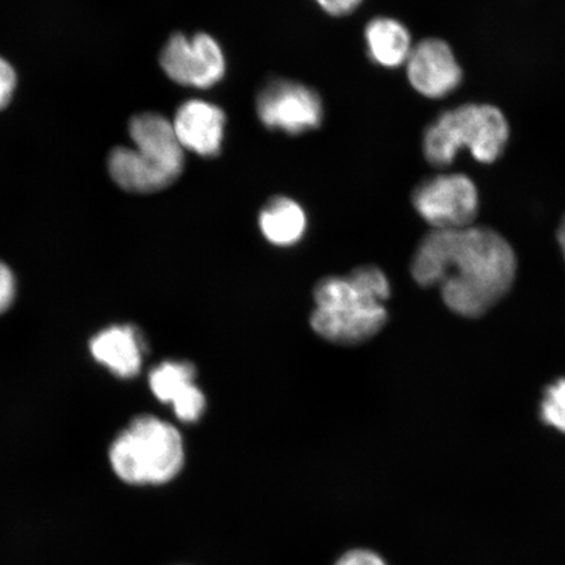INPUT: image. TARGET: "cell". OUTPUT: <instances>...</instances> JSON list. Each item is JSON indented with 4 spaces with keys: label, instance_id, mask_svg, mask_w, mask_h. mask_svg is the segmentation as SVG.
<instances>
[{
    "label": "cell",
    "instance_id": "obj_1",
    "mask_svg": "<svg viewBox=\"0 0 565 565\" xmlns=\"http://www.w3.org/2000/svg\"><path fill=\"white\" fill-rule=\"evenodd\" d=\"M518 259L510 243L484 227L433 230L416 249L412 274L422 287H439L451 312L484 316L511 291Z\"/></svg>",
    "mask_w": 565,
    "mask_h": 565
},
{
    "label": "cell",
    "instance_id": "obj_2",
    "mask_svg": "<svg viewBox=\"0 0 565 565\" xmlns=\"http://www.w3.org/2000/svg\"><path fill=\"white\" fill-rule=\"evenodd\" d=\"M388 296L391 282L376 266L358 267L348 277L323 278L315 287L310 327L330 343L363 344L385 328Z\"/></svg>",
    "mask_w": 565,
    "mask_h": 565
},
{
    "label": "cell",
    "instance_id": "obj_3",
    "mask_svg": "<svg viewBox=\"0 0 565 565\" xmlns=\"http://www.w3.org/2000/svg\"><path fill=\"white\" fill-rule=\"evenodd\" d=\"M137 148L117 147L108 167L111 179L127 192L150 194L171 186L185 168V150L173 125L157 113H143L129 125Z\"/></svg>",
    "mask_w": 565,
    "mask_h": 565
},
{
    "label": "cell",
    "instance_id": "obj_4",
    "mask_svg": "<svg viewBox=\"0 0 565 565\" xmlns=\"http://www.w3.org/2000/svg\"><path fill=\"white\" fill-rule=\"evenodd\" d=\"M510 122L498 106L463 104L441 113L423 136L424 158L437 168L454 164L459 151L468 150L483 164L503 157L510 143Z\"/></svg>",
    "mask_w": 565,
    "mask_h": 565
},
{
    "label": "cell",
    "instance_id": "obj_5",
    "mask_svg": "<svg viewBox=\"0 0 565 565\" xmlns=\"http://www.w3.org/2000/svg\"><path fill=\"white\" fill-rule=\"evenodd\" d=\"M109 462L127 484H166L179 477L185 465V445L173 424L139 415L113 440Z\"/></svg>",
    "mask_w": 565,
    "mask_h": 565
},
{
    "label": "cell",
    "instance_id": "obj_6",
    "mask_svg": "<svg viewBox=\"0 0 565 565\" xmlns=\"http://www.w3.org/2000/svg\"><path fill=\"white\" fill-rule=\"evenodd\" d=\"M413 204L434 230H462L475 225L479 212L476 182L463 173H444L415 188Z\"/></svg>",
    "mask_w": 565,
    "mask_h": 565
},
{
    "label": "cell",
    "instance_id": "obj_7",
    "mask_svg": "<svg viewBox=\"0 0 565 565\" xmlns=\"http://www.w3.org/2000/svg\"><path fill=\"white\" fill-rule=\"evenodd\" d=\"M160 65L174 83L196 89L216 86L227 70L222 46L207 33L173 34L162 47Z\"/></svg>",
    "mask_w": 565,
    "mask_h": 565
},
{
    "label": "cell",
    "instance_id": "obj_8",
    "mask_svg": "<svg viewBox=\"0 0 565 565\" xmlns=\"http://www.w3.org/2000/svg\"><path fill=\"white\" fill-rule=\"evenodd\" d=\"M257 115L267 129L301 136L321 126L323 105L317 92L306 84L277 79L259 92Z\"/></svg>",
    "mask_w": 565,
    "mask_h": 565
},
{
    "label": "cell",
    "instance_id": "obj_9",
    "mask_svg": "<svg viewBox=\"0 0 565 565\" xmlns=\"http://www.w3.org/2000/svg\"><path fill=\"white\" fill-rule=\"evenodd\" d=\"M405 66L412 87L435 100L454 94L463 81L454 49L441 39H424L414 45Z\"/></svg>",
    "mask_w": 565,
    "mask_h": 565
},
{
    "label": "cell",
    "instance_id": "obj_10",
    "mask_svg": "<svg viewBox=\"0 0 565 565\" xmlns=\"http://www.w3.org/2000/svg\"><path fill=\"white\" fill-rule=\"evenodd\" d=\"M195 366L185 360H168L150 372L148 385L161 402L173 408L175 418L182 423L194 424L206 413L207 401L200 386L195 384Z\"/></svg>",
    "mask_w": 565,
    "mask_h": 565
},
{
    "label": "cell",
    "instance_id": "obj_11",
    "mask_svg": "<svg viewBox=\"0 0 565 565\" xmlns=\"http://www.w3.org/2000/svg\"><path fill=\"white\" fill-rule=\"evenodd\" d=\"M173 129L183 150L202 158H216L222 152L227 117L217 105L188 100L177 109Z\"/></svg>",
    "mask_w": 565,
    "mask_h": 565
},
{
    "label": "cell",
    "instance_id": "obj_12",
    "mask_svg": "<svg viewBox=\"0 0 565 565\" xmlns=\"http://www.w3.org/2000/svg\"><path fill=\"white\" fill-rule=\"evenodd\" d=\"M146 342L134 324H113L89 342L92 358L119 379L138 376L146 355Z\"/></svg>",
    "mask_w": 565,
    "mask_h": 565
},
{
    "label": "cell",
    "instance_id": "obj_13",
    "mask_svg": "<svg viewBox=\"0 0 565 565\" xmlns=\"http://www.w3.org/2000/svg\"><path fill=\"white\" fill-rule=\"evenodd\" d=\"M366 51L376 65L397 68L406 65L413 51L412 34L401 21L380 17L365 28Z\"/></svg>",
    "mask_w": 565,
    "mask_h": 565
},
{
    "label": "cell",
    "instance_id": "obj_14",
    "mask_svg": "<svg viewBox=\"0 0 565 565\" xmlns=\"http://www.w3.org/2000/svg\"><path fill=\"white\" fill-rule=\"evenodd\" d=\"M259 230L268 243L289 247L301 242L308 217L301 204L287 196H275L260 210Z\"/></svg>",
    "mask_w": 565,
    "mask_h": 565
},
{
    "label": "cell",
    "instance_id": "obj_15",
    "mask_svg": "<svg viewBox=\"0 0 565 565\" xmlns=\"http://www.w3.org/2000/svg\"><path fill=\"white\" fill-rule=\"evenodd\" d=\"M541 419L565 434V379L546 388L541 404Z\"/></svg>",
    "mask_w": 565,
    "mask_h": 565
},
{
    "label": "cell",
    "instance_id": "obj_16",
    "mask_svg": "<svg viewBox=\"0 0 565 565\" xmlns=\"http://www.w3.org/2000/svg\"><path fill=\"white\" fill-rule=\"evenodd\" d=\"M17 298V278L11 267L0 260V315L12 307Z\"/></svg>",
    "mask_w": 565,
    "mask_h": 565
},
{
    "label": "cell",
    "instance_id": "obj_17",
    "mask_svg": "<svg viewBox=\"0 0 565 565\" xmlns=\"http://www.w3.org/2000/svg\"><path fill=\"white\" fill-rule=\"evenodd\" d=\"M17 88V73L9 62L0 58V110L10 104Z\"/></svg>",
    "mask_w": 565,
    "mask_h": 565
},
{
    "label": "cell",
    "instance_id": "obj_18",
    "mask_svg": "<svg viewBox=\"0 0 565 565\" xmlns=\"http://www.w3.org/2000/svg\"><path fill=\"white\" fill-rule=\"evenodd\" d=\"M335 565H387L383 557L373 551L358 548L345 553Z\"/></svg>",
    "mask_w": 565,
    "mask_h": 565
},
{
    "label": "cell",
    "instance_id": "obj_19",
    "mask_svg": "<svg viewBox=\"0 0 565 565\" xmlns=\"http://www.w3.org/2000/svg\"><path fill=\"white\" fill-rule=\"evenodd\" d=\"M316 3L331 17H345L355 11L363 0H316Z\"/></svg>",
    "mask_w": 565,
    "mask_h": 565
},
{
    "label": "cell",
    "instance_id": "obj_20",
    "mask_svg": "<svg viewBox=\"0 0 565 565\" xmlns=\"http://www.w3.org/2000/svg\"><path fill=\"white\" fill-rule=\"evenodd\" d=\"M557 242H559L561 249H562L563 256L565 258V215L562 218L559 228H557Z\"/></svg>",
    "mask_w": 565,
    "mask_h": 565
}]
</instances>
